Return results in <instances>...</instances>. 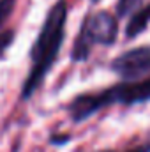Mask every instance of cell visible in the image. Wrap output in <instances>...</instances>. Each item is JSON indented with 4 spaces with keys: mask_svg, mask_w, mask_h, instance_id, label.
Segmentation results:
<instances>
[{
    "mask_svg": "<svg viewBox=\"0 0 150 152\" xmlns=\"http://www.w3.org/2000/svg\"><path fill=\"white\" fill-rule=\"evenodd\" d=\"M117 36H118V21L111 12L99 11L87 14L73 46V60L81 62L88 58L95 44L110 46L117 41Z\"/></svg>",
    "mask_w": 150,
    "mask_h": 152,
    "instance_id": "obj_3",
    "label": "cell"
},
{
    "mask_svg": "<svg viewBox=\"0 0 150 152\" xmlns=\"http://www.w3.org/2000/svg\"><path fill=\"white\" fill-rule=\"evenodd\" d=\"M145 101H150V76L145 80L108 87L99 92L79 94L69 104V115L74 122H81L111 104H136Z\"/></svg>",
    "mask_w": 150,
    "mask_h": 152,
    "instance_id": "obj_2",
    "label": "cell"
},
{
    "mask_svg": "<svg viewBox=\"0 0 150 152\" xmlns=\"http://www.w3.org/2000/svg\"><path fill=\"white\" fill-rule=\"evenodd\" d=\"M66 21H67V4L66 0H58L48 11L42 27L39 30L36 42L30 51V73L27 76L21 90L23 99H30L32 94L41 87L46 75L50 73L53 62L58 57L66 36Z\"/></svg>",
    "mask_w": 150,
    "mask_h": 152,
    "instance_id": "obj_1",
    "label": "cell"
},
{
    "mask_svg": "<svg viewBox=\"0 0 150 152\" xmlns=\"http://www.w3.org/2000/svg\"><path fill=\"white\" fill-rule=\"evenodd\" d=\"M129 152H150L149 147H136V149H133V151H129Z\"/></svg>",
    "mask_w": 150,
    "mask_h": 152,
    "instance_id": "obj_9",
    "label": "cell"
},
{
    "mask_svg": "<svg viewBox=\"0 0 150 152\" xmlns=\"http://www.w3.org/2000/svg\"><path fill=\"white\" fill-rule=\"evenodd\" d=\"M141 2L143 0H118L117 2V14L120 18L129 16V14H133V12L138 11V7L141 5Z\"/></svg>",
    "mask_w": 150,
    "mask_h": 152,
    "instance_id": "obj_7",
    "label": "cell"
},
{
    "mask_svg": "<svg viewBox=\"0 0 150 152\" xmlns=\"http://www.w3.org/2000/svg\"><path fill=\"white\" fill-rule=\"evenodd\" d=\"M150 23V4L143 5L141 9H138L136 12L131 14V20L125 27V36L129 39H134L136 36H140L141 32L147 30Z\"/></svg>",
    "mask_w": 150,
    "mask_h": 152,
    "instance_id": "obj_5",
    "label": "cell"
},
{
    "mask_svg": "<svg viewBox=\"0 0 150 152\" xmlns=\"http://www.w3.org/2000/svg\"><path fill=\"white\" fill-rule=\"evenodd\" d=\"M16 5V0H0V28L4 27V23L9 20L12 9ZM11 39H12V32L7 30V32H0V55L4 53V50L11 44Z\"/></svg>",
    "mask_w": 150,
    "mask_h": 152,
    "instance_id": "obj_6",
    "label": "cell"
},
{
    "mask_svg": "<svg viewBox=\"0 0 150 152\" xmlns=\"http://www.w3.org/2000/svg\"><path fill=\"white\" fill-rule=\"evenodd\" d=\"M99 152H113V151H99Z\"/></svg>",
    "mask_w": 150,
    "mask_h": 152,
    "instance_id": "obj_10",
    "label": "cell"
},
{
    "mask_svg": "<svg viewBox=\"0 0 150 152\" xmlns=\"http://www.w3.org/2000/svg\"><path fill=\"white\" fill-rule=\"evenodd\" d=\"M111 69L124 78H138L150 73V46H138L111 62Z\"/></svg>",
    "mask_w": 150,
    "mask_h": 152,
    "instance_id": "obj_4",
    "label": "cell"
},
{
    "mask_svg": "<svg viewBox=\"0 0 150 152\" xmlns=\"http://www.w3.org/2000/svg\"><path fill=\"white\" fill-rule=\"evenodd\" d=\"M69 140V134H64V136H53L51 138V143H57V145H62Z\"/></svg>",
    "mask_w": 150,
    "mask_h": 152,
    "instance_id": "obj_8",
    "label": "cell"
}]
</instances>
